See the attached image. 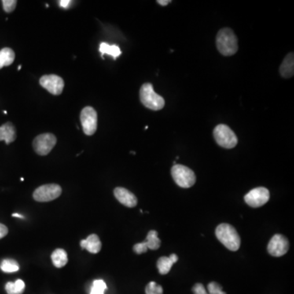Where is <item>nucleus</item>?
Returning a JSON list of instances; mask_svg holds the SVG:
<instances>
[{"label": "nucleus", "instance_id": "obj_1", "mask_svg": "<svg viewBox=\"0 0 294 294\" xmlns=\"http://www.w3.org/2000/svg\"><path fill=\"white\" fill-rule=\"evenodd\" d=\"M216 45L219 53L226 57H230L237 53V37L230 28H223L219 30L216 38Z\"/></svg>", "mask_w": 294, "mask_h": 294}, {"label": "nucleus", "instance_id": "obj_2", "mask_svg": "<svg viewBox=\"0 0 294 294\" xmlns=\"http://www.w3.org/2000/svg\"><path fill=\"white\" fill-rule=\"evenodd\" d=\"M216 236L230 251H237L240 247V237L237 230L230 224L222 223L217 227Z\"/></svg>", "mask_w": 294, "mask_h": 294}, {"label": "nucleus", "instance_id": "obj_3", "mask_svg": "<svg viewBox=\"0 0 294 294\" xmlns=\"http://www.w3.org/2000/svg\"><path fill=\"white\" fill-rule=\"evenodd\" d=\"M140 100L144 107L152 111L162 110L165 105L164 99L155 93L153 85L150 83H144L141 86L140 89Z\"/></svg>", "mask_w": 294, "mask_h": 294}, {"label": "nucleus", "instance_id": "obj_4", "mask_svg": "<svg viewBox=\"0 0 294 294\" xmlns=\"http://www.w3.org/2000/svg\"><path fill=\"white\" fill-rule=\"evenodd\" d=\"M171 174L174 181L180 187H192L196 183V174L186 166L175 164L172 167Z\"/></svg>", "mask_w": 294, "mask_h": 294}, {"label": "nucleus", "instance_id": "obj_5", "mask_svg": "<svg viewBox=\"0 0 294 294\" xmlns=\"http://www.w3.org/2000/svg\"><path fill=\"white\" fill-rule=\"evenodd\" d=\"M214 137L220 146L232 149L238 143V138L230 128L225 124H219L214 129Z\"/></svg>", "mask_w": 294, "mask_h": 294}, {"label": "nucleus", "instance_id": "obj_6", "mask_svg": "<svg viewBox=\"0 0 294 294\" xmlns=\"http://www.w3.org/2000/svg\"><path fill=\"white\" fill-rule=\"evenodd\" d=\"M62 190L57 184H47L37 188L33 193V198L38 202H49L60 196Z\"/></svg>", "mask_w": 294, "mask_h": 294}, {"label": "nucleus", "instance_id": "obj_7", "mask_svg": "<svg viewBox=\"0 0 294 294\" xmlns=\"http://www.w3.org/2000/svg\"><path fill=\"white\" fill-rule=\"evenodd\" d=\"M80 121L83 133L86 135L92 136L96 133L97 129V114L93 107H86L82 110Z\"/></svg>", "mask_w": 294, "mask_h": 294}, {"label": "nucleus", "instance_id": "obj_8", "mask_svg": "<svg viewBox=\"0 0 294 294\" xmlns=\"http://www.w3.org/2000/svg\"><path fill=\"white\" fill-rule=\"evenodd\" d=\"M57 143V137L52 133H43L37 136L33 141V147L39 155H47L50 153Z\"/></svg>", "mask_w": 294, "mask_h": 294}, {"label": "nucleus", "instance_id": "obj_9", "mask_svg": "<svg viewBox=\"0 0 294 294\" xmlns=\"http://www.w3.org/2000/svg\"><path fill=\"white\" fill-rule=\"evenodd\" d=\"M269 199L270 192L265 187L254 188L244 196L246 204L252 207H260L265 205Z\"/></svg>", "mask_w": 294, "mask_h": 294}, {"label": "nucleus", "instance_id": "obj_10", "mask_svg": "<svg viewBox=\"0 0 294 294\" xmlns=\"http://www.w3.org/2000/svg\"><path fill=\"white\" fill-rule=\"evenodd\" d=\"M289 248V243L286 237L282 235H275L270 239L267 246L268 253L273 257L284 256Z\"/></svg>", "mask_w": 294, "mask_h": 294}, {"label": "nucleus", "instance_id": "obj_11", "mask_svg": "<svg viewBox=\"0 0 294 294\" xmlns=\"http://www.w3.org/2000/svg\"><path fill=\"white\" fill-rule=\"evenodd\" d=\"M39 83L53 95H60L65 86L62 78L56 75H44L39 79Z\"/></svg>", "mask_w": 294, "mask_h": 294}, {"label": "nucleus", "instance_id": "obj_12", "mask_svg": "<svg viewBox=\"0 0 294 294\" xmlns=\"http://www.w3.org/2000/svg\"><path fill=\"white\" fill-rule=\"evenodd\" d=\"M114 195L118 201L128 207H135L137 204V199L134 194L123 187L115 188Z\"/></svg>", "mask_w": 294, "mask_h": 294}, {"label": "nucleus", "instance_id": "obj_13", "mask_svg": "<svg viewBox=\"0 0 294 294\" xmlns=\"http://www.w3.org/2000/svg\"><path fill=\"white\" fill-rule=\"evenodd\" d=\"M81 248L87 249L91 254H97L101 249V243L98 236L93 234L90 235L86 240L80 242Z\"/></svg>", "mask_w": 294, "mask_h": 294}, {"label": "nucleus", "instance_id": "obj_14", "mask_svg": "<svg viewBox=\"0 0 294 294\" xmlns=\"http://www.w3.org/2000/svg\"><path fill=\"white\" fill-rule=\"evenodd\" d=\"M16 137V129L12 123L8 122L0 126V141H5L7 145H8L13 142Z\"/></svg>", "mask_w": 294, "mask_h": 294}, {"label": "nucleus", "instance_id": "obj_15", "mask_svg": "<svg viewBox=\"0 0 294 294\" xmlns=\"http://www.w3.org/2000/svg\"><path fill=\"white\" fill-rule=\"evenodd\" d=\"M280 73L281 76L285 79H288L293 76L294 74V54L293 53H288L286 57L283 60L282 64L280 67Z\"/></svg>", "mask_w": 294, "mask_h": 294}, {"label": "nucleus", "instance_id": "obj_16", "mask_svg": "<svg viewBox=\"0 0 294 294\" xmlns=\"http://www.w3.org/2000/svg\"><path fill=\"white\" fill-rule=\"evenodd\" d=\"M52 261L56 267L61 268L66 266L68 262L67 253L62 248H57L52 254Z\"/></svg>", "mask_w": 294, "mask_h": 294}, {"label": "nucleus", "instance_id": "obj_17", "mask_svg": "<svg viewBox=\"0 0 294 294\" xmlns=\"http://www.w3.org/2000/svg\"><path fill=\"white\" fill-rule=\"evenodd\" d=\"M15 60L14 51L10 48H4L0 50V69L8 67L13 63Z\"/></svg>", "mask_w": 294, "mask_h": 294}, {"label": "nucleus", "instance_id": "obj_18", "mask_svg": "<svg viewBox=\"0 0 294 294\" xmlns=\"http://www.w3.org/2000/svg\"><path fill=\"white\" fill-rule=\"evenodd\" d=\"M99 51L101 53V56L104 55H110L111 57H113L114 59H116L120 56L121 52L119 47L117 45H110L107 43H101L100 47H99Z\"/></svg>", "mask_w": 294, "mask_h": 294}, {"label": "nucleus", "instance_id": "obj_19", "mask_svg": "<svg viewBox=\"0 0 294 294\" xmlns=\"http://www.w3.org/2000/svg\"><path fill=\"white\" fill-rule=\"evenodd\" d=\"M26 285L24 281L22 280H16L15 282H8L5 285V289L8 294H23Z\"/></svg>", "mask_w": 294, "mask_h": 294}, {"label": "nucleus", "instance_id": "obj_20", "mask_svg": "<svg viewBox=\"0 0 294 294\" xmlns=\"http://www.w3.org/2000/svg\"><path fill=\"white\" fill-rule=\"evenodd\" d=\"M148 249L156 250L160 247L161 241L158 237L157 232L151 230L146 236V240H145Z\"/></svg>", "mask_w": 294, "mask_h": 294}, {"label": "nucleus", "instance_id": "obj_21", "mask_svg": "<svg viewBox=\"0 0 294 294\" xmlns=\"http://www.w3.org/2000/svg\"><path fill=\"white\" fill-rule=\"evenodd\" d=\"M0 268L5 273H13V272L18 271L20 266L17 262L13 259H4L1 262Z\"/></svg>", "mask_w": 294, "mask_h": 294}, {"label": "nucleus", "instance_id": "obj_22", "mask_svg": "<svg viewBox=\"0 0 294 294\" xmlns=\"http://www.w3.org/2000/svg\"><path fill=\"white\" fill-rule=\"evenodd\" d=\"M174 263L170 260V258L162 257L157 262V268L159 273L161 275H166L170 271Z\"/></svg>", "mask_w": 294, "mask_h": 294}, {"label": "nucleus", "instance_id": "obj_23", "mask_svg": "<svg viewBox=\"0 0 294 294\" xmlns=\"http://www.w3.org/2000/svg\"><path fill=\"white\" fill-rule=\"evenodd\" d=\"M107 289V284L104 282V280H96L93 281L90 294H104Z\"/></svg>", "mask_w": 294, "mask_h": 294}, {"label": "nucleus", "instance_id": "obj_24", "mask_svg": "<svg viewBox=\"0 0 294 294\" xmlns=\"http://www.w3.org/2000/svg\"><path fill=\"white\" fill-rule=\"evenodd\" d=\"M145 294H163V288L161 285L152 281L145 287Z\"/></svg>", "mask_w": 294, "mask_h": 294}, {"label": "nucleus", "instance_id": "obj_25", "mask_svg": "<svg viewBox=\"0 0 294 294\" xmlns=\"http://www.w3.org/2000/svg\"><path fill=\"white\" fill-rule=\"evenodd\" d=\"M208 294H226L222 290V287L216 282H211L207 285Z\"/></svg>", "mask_w": 294, "mask_h": 294}, {"label": "nucleus", "instance_id": "obj_26", "mask_svg": "<svg viewBox=\"0 0 294 294\" xmlns=\"http://www.w3.org/2000/svg\"><path fill=\"white\" fill-rule=\"evenodd\" d=\"M2 4L4 10L8 13H10L15 10L17 1L16 0H3Z\"/></svg>", "mask_w": 294, "mask_h": 294}, {"label": "nucleus", "instance_id": "obj_27", "mask_svg": "<svg viewBox=\"0 0 294 294\" xmlns=\"http://www.w3.org/2000/svg\"><path fill=\"white\" fill-rule=\"evenodd\" d=\"M133 250L134 252L137 254H144V253H146L148 248H147L146 244L145 242H141V243H138V244H136L135 245L133 246Z\"/></svg>", "mask_w": 294, "mask_h": 294}, {"label": "nucleus", "instance_id": "obj_28", "mask_svg": "<svg viewBox=\"0 0 294 294\" xmlns=\"http://www.w3.org/2000/svg\"><path fill=\"white\" fill-rule=\"evenodd\" d=\"M194 294H208L206 292L205 288L202 284H195V286L192 288Z\"/></svg>", "mask_w": 294, "mask_h": 294}, {"label": "nucleus", "instance_id": "obj_29", "mask_svg": "<svg viewBox=\"0 0 294 294\" xmlns=\"http://www.w3.org/2000/svg\"><path fill=\"white\" fill-rule=\"evenodd\" d=\"M8 229L5 225L0 223V240L8 235Z\"/></svg>", "mask_w": 294, "mask_h": 294}, {"label": "nucleus", "instance_id": "obj_30", "mask_svg": "<svg viewBox=\"0 0 294 294\" xmlns=\"http://www.w3.org/2000/svg\"><path fill=\"white\" fill-rule=\"evenodd\" d=\"M172 1L170 0H158L157 3L161 6H167V4H170Z\"/></svg>", "mask_w": 294, "mask_h": 294}, {"label": "nucleus", "instance_id": "obj_31", "mask_svg": "<svg viewBox=\"0 0 294 294\" xmlns=\"http://www.w3.org/2000/svg\"><path fill=\"white\" fill-rule=\"evenodd\" d=\"M169 258H170V260L172 261V262H173V263H176V262H177V260H178V257L177 256V254H171V255H170V257H169Z\"/></svg>", "mask_w": 294, "mask_h": 294}, {"label": "nucleus", "instance_id": "obj_32", "mask_svg": "<svg viewBox=\"0 0 294 294\" xmlns=\"http://www.w3.org/2000/svg\"><path fill=\"white\" fill-rule=\"evenodd\" d=\"M71 1H60V6L64 8H68L69 4H71Z\"/></svg>", "mask_w": 294, "mask_h": 294}, {"label": "nucleus", "instance_id": "obj_33", "mask_svg": "<svg viewBox=\"0 0 294 294\" xmlns=\"http://www.w3.org/2000/svg\"><path fill=\"white\" fill-rule=\"evenodd\" d=\"M12 216V217H14V218H23V219H24L25 218L24 216L22 215V214H13Z\"/></svg>", "mask_w": 294, "mask_h": 294}, {"label": "nucleus", "instance_id": "obj_34", "mask_svg": "<svg viewBox=\"0 0 294 294\" xmlns=\"http://www.w3.org/2000/svg\"><path fill=\"white\" fill-rule=\"evenodd\" d=\"M20 68H22V66H19V67H18V71H20Z\"/></svg>", "mask_w": 294, "mask_h": 294}]
</instances>
